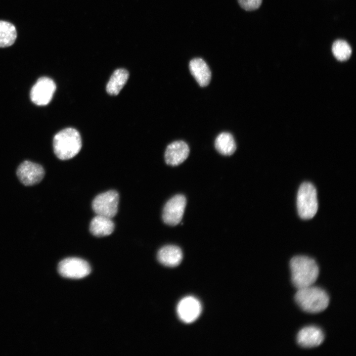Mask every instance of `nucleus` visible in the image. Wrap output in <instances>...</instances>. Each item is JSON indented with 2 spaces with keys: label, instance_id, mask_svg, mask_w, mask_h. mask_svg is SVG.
Listing matches in <instances>:
<instances>
[{
  "label": "nucleus",
  "instance_id": "nucleus-1",
  "mask_svg": "<svg viewBox=\"0 0 356 356\" xmlns=\"http://www.w3.org/2000/svg\"><path fill=\"white\" fill-rule=\"evenodd\" d=\"M291 280L297 289L312 285L319 274V267L313 259L305 256L293 257L290 262Z\"/></svg>",
  "mask_w": 356,
  "mask_h": 356
},
{
  "label": "nucleus",
  "instance_id": "nucleus-2",
  "mask_svg": "<svg viewBox=\"0 0 356 356\" xmlns=\"http://www.w3.org/2000/svg\"><path fill=\"white\" fill-rule=\"evenodd\" d=\"M295 300L305 312L316 313L325 310L328 306L329 298L322 288L312 285L298 289Z\"/></svg>",
  "mask_w": 356,
  "mask_h": 356
},
{
  "label": "nucleus",
  "instance_id": "nucleus-3",
  "mask_svg": "<svg viewBox=\"0 0 356 356\" xmlns=\"http://www.w3.org/2000/svg\"><path fill=\"white\" fill-rule=\"evenodd\" d=\"M81 147L80 134L74 128L64 129L54 136L53 151L56 157L60 160H66L72 158L79 152Z\"/></svg>",
  "mask_w": 356,
  "mask_h": 356
},
{
  "label": "nucleus",
  "instance_id": "nucleus-4",
  "mask_svg": "<svg viewBox=\"0 0 356 356\" xmlns=\"http://www.w3.org/2000/svg\"><path fill=\"white\" fill-rule=\"evenodd\" d=\"M297 206L300 217L304 220L312 218L318 209L316 190L310 182H305L300 186L297 197Z\"/></svg>",
  "mask_w": 356,
  "mask_h": 356
},
{
  "label": "nucleus",
  "instance_id": "nucleus-5",
  "mask_svg": "<svg viewBox=\"0 0 356 356\" xmlns=\"http://www.w3.org/2000/svg\"><path fill=\"white\" fill-rule=\"evenodd\" d=\"M119 196L115 190H109L97 195L92 202V208L96 215L110 218L118 211Z\"/></svg>",
  "mask_w": 356,
  "mask_h": 356
},
{
  "label": "nucleus",
  "instance_id": "nucleus-6",
  "mask_svg": "<svg viewBox=\"0 0 356 356\" xmlns=\"http://www.w3.org/2000/svg\"><path fill=\"white\" fill-rule=\"evenodd\" d=\"M91 268L89 263L78 258H68L58 265V271L63 277L70 279H80L88 275Z\"/></svg>",
  "mask_w": 356,
  "mask_h": 356
},
{
  "label": "nucleus",
  "instance_id": "nucleus-7",
  "mask_svg": "<svg viewBox=\"0 0 356 356\" xmlns=\"http://www.w3.org/2000/svg\"><path fill=\"white\" fill-rule=\"evenodd\" d=\"M186 204L185 197L177 194L165 204L162 214L164 222L171 226L178 224L181 221Z\"/></svg>",
  "mask_w": 356,
  "mask_h": 356
},
{
  "label": "nucleus",
  "instance_id": "nucleus-8",
  "mask_svg": "<svg viewBox=\"0 0 356 356\" xmlns=\"http://www.w3.org/2000/svg\"><path fill=\"white\" fill-rule=\"evenodd\" d=\"M55 90L56 85L52 79L46 77H41L31 90V99L37 105H46L51 101Z\"/></svg>",
  "mask_w": 356,
  "mask_h": 356
},
{
  "label": "nucleus",
  "instance_id": "nucleus-9",
  "mask_svg": "<svg viewBox=\"0 0 356 356\" xmlns=\"http://www.w3.org/2000/svg\"><path fill=\"white\" fill-rule=\"evenodd\" d=\"M17 176L20 182L26 186L39 183L44 176L43 167L30 161H24L18 167Z\"/></svg>",
  "mask_w": 356,
  "mask_h": 356
},
{
  "label": "nucleus",
  "instance_id": "nucleus-10",
  "mask_svg": "<svg viewBox=\"0 0 356 356\" xmlns=\"http://www.w3.org/2000/svg\"><path fill=\"white\" fill-rule=\"evenodd\" d=\"M202 311L200 302L195 298L188 296L178 303L177 313L179 319L184 323H190L195 321Z\"/></svg>",
  "mask_w": 356,
  "mask_h": 356
},
{
  "label": "nucleus",
  "instance_id": "nucleus-11",
  "mask_svg": "<svg viewBox=\"0 0 356 356\" xmlns=\"http://www.w3.org/2000/svg\"><path fill=\"white\" fill-rule=\"evenodd\" d=\"M189 148L183 141L173 142L167 147L165 153L166 163L171 166H176L181 164L188 157Z\"/></svg>",
  "mask_w": 356,
  "mask_h": 356
},
{
  "label": "nucleus",
  "instance_id": "nucleus-12",
  "mask_svg": "<svg viewBox=\"0 0 356 356\" xmlns=\"http://www.w3.org/2000/svg\"><path fill=\"white\" fill-rule=\"evenodd\" d=\"M324 335L321 329L314 326H309L302 329L297 336L298 344L306 348L319 346L323 342Z\"/></svg>",
  "mask_w": 356,
  "mask_h": 356
},
{
  "label": "nucleus",
  "instance_id": "nucleus-13",
  "mask_svg": "<svg viewBox=\"0 0 356 356\" xmlns=\"http://www.w3.org/2000/svg\"><path fill=\"white\" fill-rule=\"evenodd\" d=\"M189 70L199 85L201 87L208 86L211 79V72L206 62L201 58L191 60Z\"/></svg>",
  "mask_w": 356,
  "mask_h": 356
},
{
  "label": "nucleus",
  "instance_id": "nucleus-14",
  "mask_svg": "<svg viewBox=\"0 0 356 356\" xmlns=\"http://www.w3.org/2000/svg\"><path fill=\"white\" fill-rule=\"evenodd\" d=\"M181 249L176 245H168L162 247L157 254L158 261L162 265L175 267L178 266L182 260Z\"/></svg>",
  "mask_w": 356,
  "mask_h": 356
},
{
  "label": "nucleus",
  "instance_id": "nucleus-15",
  "mask_svg": "<svg viewBox=\"0 0 356 356\" xmlns=\"http://www.w3.org/2000/svg\"><path fill=\"white\" fill-rule=\"evenodd\" d=\"M114 227L111 218L96 215L91 221L89 230L94 236L102 237L111 234L114 231Z\"/></svg>",
  "mask_w": 356,
  "mask_h": 356
},
{
  "label": "nucleus",
  "instance_id": "nucleus-16",
  "mask_svg": "<svg viewBox=\"0 0 356 356\" xmlns=\"http://www.w3.org/2000/svg\"><path fill=\"white\" fill-rule=\"evenodd\" d=\"M129 77L128 71L124 68L117 69L112 74L106 86V91L110 95L119 94Z\"/></svg>",
  "mask_w": 356,
  "mask_h": 356
},
{
  "label": "nucleus",
  "instance_id": "nucleus-17",
  "mask_svg": "<svg viewBox=\"0 0 356 356\" xmlns=\"http://www.w3.org/2000/svg\"><path fill=\"white\" fill-rule=\"evenodd\" d=\"M216 150L221 154L229 156L234 153L236 145L232 135L227 132L219 134L215 141Z\"/></svg>",
  "mask_w": 356,
  "mask_h": 356
},
{
  "label": "nucleus",
  "instance_id": "nucleus-18",
  "mask_svg": "<svg viewBox=\"0 0 356 356\" xmlns=\"http://www.w3.org/2000/svg\"><path fill=\"white\" fill-rule=\"evenodd\" d=\"M17 38V31L11 23L0 20V47L12 45Z\"/></svg>",
  "mask_w": 356,
  "mask_h": 356
},
{
  "label": "nucleus",
  "instance_id": "nucleus-19",
  "mask_svg": "<svg viewBox=\"0 0 356 356\" xmlns=\"http://www.w3.org/2000/svg\"><path fill=\"white\" fill-rule=\"evenodd\" d=\"M332 51L335 57L340 61L349 59L352 53L351 46L343 40L335 41L332 44Z\"/></svg>",
  "mask_w": 356,
  "mask_h": 356
},
{
  "label": "nucleus",
  "instance_id": "nucleus-20",
  "mask_svg": "<svg viewBox=\"0 0 356 356\" xmlns=\"http://www.w3.org/2000/svg\"><path fill=\"white\" fill-rule=\"evenodd\" d=\"M240 6L245 10H256L261 6L262 0H237Z\"/></svg>",
  "mask_w": 356,
  "mask_h": 356
}]
</instances>
